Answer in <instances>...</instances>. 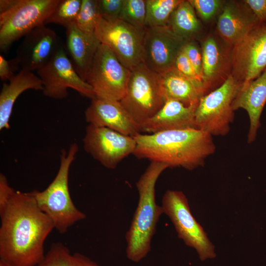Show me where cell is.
Masks as SVG:
<instances>
[{"label":"cell","instance_id":"6da1fadb","mask_svg":"<svg viewBox=\"0 0 266 266\" xmlns=\"http://www.w3.org/2000/svg\"><path fill=\"white\" fill-rule=\"evenodd\" d=\"M0 260L11 266H36L44 259V242L55 228L38 207L33 191H14L0 213Z\"/></svg>","mask_w":266,"mask_h":266},{"label":"cell","instance_id":"7a4b0ae2","mask_svg":"<svg viewBox=\"0 0 266 266\" xmlns=\"http://www.w3.org/2000/svg\"><path fill=\"white\" fill-rule=\"evenodd\" d=\"M133 155L139 159L193 170L204 164L215 151L212 136L198 129L165 131L133 136Z\"/></svg>","mask_w":266,"mask_h":266},{"label":"cell","instance_id":"3957f363","mask_svg":"<svg viewBox=\"0 0 266 266\" xmlns=\"http://www.w3.org/2000/svg\"><path fill=\"white\" fill-rule=\"evenodd\" d=\"M168 167L166 164L151 162L136 183L139 195L137 206L125 236L126 256L133 262H140L151 250L158 222L164 213L162 206L156 201V184Z\"/></svg>","mask_w":266,"mask_h":266},{"label":"cell","instance_id":"277c9868","mask_svg":"<svg viewBox=\"0 0 266 266\" xmlns=\"http://www.w3.org/2000/svg\"><path fill=\"white\" fill-rule=\"evenodd\" d=\"M78 150L76 143L71 144L67 151L62 150L59 168L54 180L44 190L33 191L38 207L50 217L55 228L61 233L86 218V215L73 203L68 187L69 169Z\"/></svg>","mask_w":266,"mask_h":266},{"label":"cell","instance_id":"5b68a950","mask_svg":"<svg viewBox=\"0 0 266 266\" xmlns=\"http://www.w3.org/2000/svg\"><path fill=\"white\" fill-rule=\"evenodd\" d=\"M60 0H0V49L11 45L45 24Z\"/></svg>","mask_w":266,"mask_h":266},{"label":"cell","instance_id":"8992f818","mask_svg":"<svg viewBox=\"0 0 266 266\" xmlns=\"http://www.w3.org/2000/svg\"><path fill=\"white\" fill-rule=\"evenodd\" d=\"M166 100L161 75L141 63L131 70L126 93L120 102L140 127L162 108Z\"/></svg>","mask_w":266,"mask_h":266},{"label":"cell","instance_id":"52a82bcc","mask_svg":"<svg viewBox=\"0 0 266 266\" xmlns=\"http://www.w3.org/2000/svg\"><path fill=\"white\" fill-rule=\"evenodd\" d=\"M242 83L231 75L220 86L203 96L195 112L196 128L212 136H225L234 117L233 101Z\"/></svg>","mask_w":266,"mask_h":266},{"label":"cell","instance_id":"ba28073f","mask_svg":"<svg viewBox=\"0 0 266 266\" xmlns=\"http://www.w3.org/2000/svg\"><path fill=\"white\" fill-rule=\"evenodd\" d=\"M145 29H137L120 19L100 15L95 33L100 43L107 46L120 63L132 70L143 62Z\"/></svg>","mask_w":266,"mask_h":266},{"label":"cell","instance_id":"9c48e42d","mask_svg":"<svg viewBox=\"0 0 266 266\" xmlns=\"http://www.w3.org/2000/svg\"><path fill=\"white\" fill-rule=\"evenodd\" d=\"M131 71L107 46L100 43L86 81L96 98L120 101L126 93Z\"/></svg>","mask_w":266,"mask_h":266},{"label":"cell","instance_id":"30bf717a","mask_svg":"<svg viewBox=\"0 0 266 266\" xmlns=\"http://www.w3.org/2000/svg\"><path fill=\"white\" fill-rule=\"evenodd\" d=\"M161 206L164 213L173 223L178 237L187 246L195 249L201 260L216 256L213 245L192 215L188 200L182 192L167 190L163 197Z\"/></svg>","mask_w":266,"mask_h":266},{"label":"cell","instance_id":"8fae6325","mask_svg":"<svg viewBox=\"0 0 266 266\" xmlns=\"http://www.w3.org/2000/svg\"><path fill=\"white\" fill-rule=\"evenodd\" d=\"M36 74L42 82V93L48 98L65 99L69 88L91 100L96 97L91 86L76 72L63 46Z\"/></svg>","mask_w":266,"mask_h":266},{"label":"cell","instance_id":"7c38bea8","mask_svg":"<svg viewBox=\"0 0 266 266\" xmlns=\"http://www.w3.org/2000/svg\"><path fill=\"white\" fill-rule=\"evenodd\" d=\"M83 142L84 150L108 169H115L136 147L133 137L91 124L86 128Z\"/></svg>","mask_w":266,"mask_h":266},{"label":"cell","instance_id":"4fadbf2b","mask_svg":"<svg viewBox=\"0 0 266 266\" xmlns=\"http://www.w3.org/2000/svg\"><path fill=\"white\" fill-rule=\"evenodd\" d=\"M266 69V24L259 23L232 47L231 75L241 83L255 79Z\"/></svg>","mask_w":266,"mask_h":266},{"label":"cell","instance_id":"5bb4252c","mask_svg":"<svg viewBox=\"0 0 266 266\" xmlns=\"http://www.w3.org/2000/svg\"><path fill=\"white\" fill-rule=\"evenodd\" d=\"M187 41L167 25L146 27L142 63L150 70L162 75L173 67L177 56Z\"/></svg>","mask_w":266,"mask_h":266},{"label":"cell","instance_id":"9a60e30c","mask_svg":"<svg viewBox=\"0 0 266 266\" xmlns=\"http://www.w3.org/2000/svg\"><path fill=\"white\" fill-rule=\"evenodd\" d=\"M63 45L56 33L44 24L24 37L15 58L21 69L33 72L45 65Z\"/></svg>","mask_w":266,"mask_h":266},{"label":"cell","instance_id":"2e32d148","mask_svg":"<svg viewBox=\"0 0 266 266\" xmlns=\"http://www.w3.org/2000/svg\"><path fill=\"white\" fill-rule=\"evenodd\" d=\"M200 45L202 78L209 93L220 86L231 75L232 47L213 33L203 38Z\"/></svg>","mask_w":266,"mask_h":266},{"label":"cell","instance_id":"e0dca14e","mask_svg":"<svg viewBox=\"0 0 266 266\" xmlns=\"http://www.w3.org/2000/svg\"><path fill=\"white\" fill-rule=\"evenodd\" d=\"M259 22L243 0H226L219 14L216 34L228 45L233 47L247 35Z\"/></svg>","mask_w":266,"mask_h":266},{"label":"cell","instance_id":"ac0fdd59","mask_svg":"<svg viewBox=\"0 0 266 266\" xmlns=\"http://www.w3.org/2000/svg\"><path fill=\"white\" fill-rule=\"evenodd\" d=\"M89 124L106 127L125 135L134 136L141 133L140 127L119 101L95 97L85 111Z\"/></svg>","mask_w":266,"mask_h":266},{"label":"cell","instance_id":"d6986e66","mask_svg":"<svg viewBox=\"0 0 266 266\" xmlns=\"http://www.w3.org/2000/svg\"><path fill=\"white\" fill-rule=\"evenodd\" d=\"M266 103V69L257 78L242 84L233 103L234 111L242 108L248 115L250 126L247 142L249 144L256 139L261 125V114Z\"/></svg>","mask_w":266,"mask_h":266},{"label":"cell","instance_id":"ffe728a7","mask_svg":"<svg viewBox=\"0 0 266 266\" xmlns=\"http://www.w3.org/2000/svg\"><path fill=\"white\" fill-rule=\"evenodd\" d=\"M196 107L167 99L157 113L140 125V131L153 134L169 130L197 129L195 122Z\"/></svg>","mask_w":266,"mask_h":266},{"label":"cell","instance_id":"44dd1931","mask_svg":"<svg viewBox=\"0 0 266 266\" xmlns=\"http://www.w3.org/2000/svg\"><path fill=\"white\" fill-rule=\"evenodd\" d=\"M66 29V51L77 74L86 81L88 72L100 43L96 36L83 34L74 23Z\"/></svg>","mask_w":266,"mask_h":266},{"label":"cell","instance_id":"7402d4cb","mask_svg":"<svg viewBox=\"0 0 266 266\" xmlns=\"http://www.w3.org/2000/svg\"><path fill=\"white\" fill-rule=\"evenodd\" d=\"M28 90L42 91V82L33 72L21 69L8 82L4 83L0 93V130L9 129L14 104L18 97Z\"/></svg>","mask_w":266,"mask_h":266},{"label":"cell","instance_id":"603a6c76","mask_svg":"<svg viewBox=\"0 0 266 266\" xmlns=\"http://www.w3.org/2000/svg\"><path fill=\"white\" fill-rule=\"evenodd\" d=\"M161 76L166 99L197 106L200 99L208 93L203 84L187 77L174 67Z\"/></svg>","mask_w":266,"mask_h":266},{"label":"cell","instance_id":"cb8c5ba5","mask_svg":"<svg viewBox=\"0 0 266 266\" xmlns=\"http://www.w3.org/2000/svg\"><path fill=\"white\" fill-rule=\"evenodd\" d=\"M177 35L190 41L197 40L202 26L189 0H182L171 14L167 25Z\"/></svg>","mask_w":266,"mask_h":266},{"label":"cell","instance_id":"d4e9b609","mask_svg":"<svg viewBox=\"0 0 266 266\" xmlns=\"http://www.w3.org/2000/svg\"><path fill=\"white\" fill-rule=\"evenodd\" d=\"M36 266H100L79 253L71 254L61 242L53 243L43 261Z\"/></svg>","mask_w":266,"mask_h":266},{"label":"cell","instance_id":"484cf974","mask_svg":"<svg viewBox=\"0 0 266 266\" xmlns=\"http://www.w3.org/2000/svg\"><path fill=\"white\" fill-rule=\"evenodd\" d=\"M182 0H146L145 27L167 25L169 18Z\"/></svg>","mask_w":266,"mask_h":266},{"label":"cell","instance_id":"4316f807","mask_svg":"<svg viewBox=\"0 0 266 266\" xmlns=\"http://www.w3.org/2000/svg\"><path fill=\"white\" fill-rule=\"evenodd\" d=\"M82 5V0H60L45 25L55 24L66 29L75 22Z\"/></svg>","mask_w":266,"mask_h":266},{"label":"cell","instance_id":"83f0119b","mask_svg":"<svg viewBox=\"0 0 266 266\" xmlns=\"http://www.w3.org/2000/svg\"><path fill=\"white\" fill-rule=\"evenodd\" d=\"M100 15L98 0H82L81 9L74 23L83 34L96 36L95 29Z\"/></svg>","mask_w":266,"mask_h":266},{"label":"cell","instance_id":"f1b7e54d","mask_svg":"<svg viewBox=\"0 0 266 266\" xmlns=\"http://www.w3.org/2000/svg\"><path fill=\"white\" fill-rule=\"evenodd\" d=\"M146 0H124L119 19L140 29H145Z\"/></svg>","mask_w":266,"mask_h":266},{"label":"cell","instance_id":"f546056e","mask_svg":"<svg viewBox=\"0 0 266 266\" xmlns=\"http://www.w3.org/2000/svg\"><path fill=\"white\" fill-rule=\"evenodd\" d=\"M201 19L209 22L220 14L226 0H189Z\"/></svg>","mask_w":266,"mask_h":266},{"label":"cell","instance_id":"4dcf8cb0","mask_svg":"<svg viewBox=\"0 0 266 266\" xmlns=\"http://www.w3.org/2000/svg\"><path fill=\"white\" fill-rule=\"evenodd\" d=\"M182 50L198 74L203 80L202 53L200 45L196 40H190L185 43Z\"/></svg>","mask_w":266,"mask_h":266},{"label":"cell","instance_id":"1f68e13d","mask_svg":"<svg viewBox=\"0 0 266 266\" xmlns=\"http://www.w3.org/2000/svg\"><path fill=\"white\" fill-rule=\"evenodd\" d=\"M173 67L187 77L204 85L202 78L198 74L182 49L176 58Z\"/></svg>","mask_w":266,"mask_h":266},{"label":"cell","instance_id":"d6a6232c","mask_svg":"<svg viewBox=\"0 0 266 266\" xmlns=\"http://www.w3.org/2000/svg\"><path fill=\"white\" fill-rule=\"evenodd\" d=\"M124 0H98L100 15L119 19Z\"/></svg>","mask_w":266,"mask_h":266},{"label":"cell","instance_id":"836d02e7","mask_svg":"<svg viewBox=\"0 0 266 266\" xmlns=\"http://www.w3.org/2000/svg\"><path fill=\"white\" fill-rule=\"evenodd\" d=\"M20 66L15 58L6 60L2 55H0V78L3 81H9L16 74V71Z\"/></svg>","mask_w":266,"mask_h":266},{"label":"cell","instance_id":"e575fe53","mask_svg":"<svg viewBox=\"0 0 266 266\" xmlns=\"http://www.w3.org/2000/svg\"><path fill=\"white\" fill-rule=\"evenodd\" d=\"M15 190L8 184L6 176L0 174V213L6 207Z\"/></svg>","mask_w":266,"mask_h":266},{"label":"cell","instance_id":"d590c367","mask_svg":"<svg viewBox=\"0 0 266 266\" xmlns=\"http://www.w3.org/2000/svg\"><path fill=\"white\" fill-rule=\"evenodd\" d=\"M250 7L259 23L266 24V0H243Z\"/></svg>","mask_w":266,"mask_h":266},{"label":"cell","instance_id":"8d00e7d4","mask_svg":"<svg viewBox=\"0 0 266 266\" xmlns=\"http://www.w3.org/2000/svg\"><path fill=\"white\" fill-rule=\"evenodd\" d=\"M0 266H11L2 260H0Z\"/></svg>","mask_w":266,"mask_h":266}]
</instances>
